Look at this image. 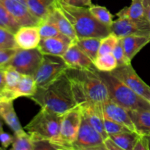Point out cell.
<instances>
[{
	"mask_svg": "<svg viewBox=\"0 0 150 150\" xmlns=\"http://www.w3.org/2000/svg\"><path fill=\"white\" fill-rule=\"evenodd\" d=\"M98 69H74L69 67L67 76L71 82L73 95L77 105L102 104L109 99L108 89L98 74Z\"/></svg>",
	"mask_w": 150,
	"mask_h": 150,
	"instance_id": "6da1fadb",
	"label": "cell"
},
{
	"mask_svg": "<svg viewBox=\"0 0 150 150\" xmlns=\"http://www.w3.org/2000/svg\"><path fill=\"white\" fill-rule=\"evenodd\" d=\"M29 98L40 108H47L60 115L78 106L66 71L45 86L37 88L35 93Z\"/></svg>",
	"mask_w": 150,
	"mask_h": 150,
	"instance_id": "7a4b0ae2",
	"label": "cell"
},
{
	"mask_svg": "<svg viewBox=\"0 0 150 150\" xmlns=\"http://www.w3.org/2000/svg\"><path fill=\"white\" fill-rule=\"evenodd\" d=\"M56 6L70 22L78 38H103L111 32V28L100 23L89 7L71 5L62 0H57Z\"/></svg>",
	"mask_w": 150,
	"mask_h": 150,
	"instance_id": "3957f363",
	"label": "cell"
},
{
	"mask_svg": "<svg viewBox=\"0 0 150 150\" xmlns=\"http://www.w3.org/2000/svg\"><path fill=\"white\" fill-rule=\"evenodd\" d=\"M97 72L106 86L109 99L128 111L150 110V102L126 86L110 72L100 71L98 70Z\"/></svg>",
	"mask_w": 150,
	"mask_h": 150,
	"instance_id": "277c9868",
	"label": "cell"
},
{
	"mask_svg": "<svg viewBox=\"0 0 150 150\" xmlns=\"http://www.w3.org/2000/svg\"><path fill=\"white\" fill-rule=\"evenodd\" d=\"M62 116L47 108H41L25 126L24 130L32 137L49 139L54 142L59 135Z\"/></svg>",
	"mask_w": 150,
	"mask_h": 150,
	"instance_id": "5b68a950",
	"label": "cell"
},
{
	"mask_svg": "<svg viewBox=\"0 0 150 150\" xmlns=\"http://www.w3.org/2000/svg\"><path fill=\"white\" fill-rule=\"evenodd\" d=\"M82 120V110L76 106L63 114L59 135L54 142L62 150H73L72 145L77 137Z\"/></svg>",
	"mask_w": 150,
	"mask_h": 150,
	"instance_id": "8992f818",
	"label": "cell"
},
{
	"mask_svg": "<svg viewBox=\"0 0 150 150\" xmlns=\"http://www.w3.org/2000/svg\"><path fill=\"white\" fill-rule=\"evenodd\" d=\"M69 68L61 56L42 54L40 64L33 76L38 87L45 86Z\"/></svg>",
	"mask_w": 150,
	"mask_h": 150,
	"instance_id": "52a82bcc",
	"label": "cell"
},
{
	"mask_svg": "<svg viewBox=\"0 0 150 150\" xmlns=\"http://www.w3.org/2000/svg\"><path fill=\"white\" fill-rule=\"evenodd\" d=\"M42 54L38 48L32 49H22L18 48L11 59L4 66H10L23 75L33 76L36 73Z\"/></svg>",
	"mask_w": 150,
	"mask_h": 150,
	"instance_id": "ba28073f",
	"label": "cell"
},
{
	"mask_svg": "<svg viewBox=\"0 0 150 150\" xmlns=\"http://www.w3.org/2000/svg\"><path fill=\"white\" fill-rule=\"evenodd\" d=\"M72 148L73 150H106L103 136L91 125L83 114L80 128Z\"/></svg>",
	"mask_w": 150,
	"mask_h": 150,
	"instance_id": "9c48e42d",
	"label": "cell"
},
{
	"mask_svg": "<svg viewBox=\"0 0 150 150\" xmlns=\"http://www.w3.org/2000/svg\"><path fill=\"white\" fill-rule=\"evenodd\" d=\"M110 73L138 95L150 102V86L139 77L132 67L131 63L117 66V68Z\"/></svg>",
	"mask_w": 150,
	"mask_h": 150,
	"instance_id": "30bf717a",
	"label": "cell"
},
{
	"mask_svg": "<svg viewBox=\"0 0 150 150\" xmlns=\"http://www.w3.org/2000/svg\"><path fill=\"white\" fill-rule=\"evenodd\" d=\"M111 31L119 38L130 35L150 36V23L149 21H141L125 17H118L111 26Z\"/></svg>",
	"mask_w": 150,
	"mask_h": 150,
	"instance_id": "8fae6325",
	"label": "cell"
},
{
	"mask_svg": "<svg viewBox=\"0 0 150 150\" xmlns=\"http://www.w3.org/2000/svg\"><path fill=\"white\" fill-rule=\"evenodd\" d=\"M0 4L10 13L21 26H38L40 19L35 17L26 4L18 0H0Z\"/></svg>",
	"mask_w": 150,
	"mask_h": 150,
	"instance_id": "7c38bea8",
	"label": "cell"
},
{
	"mask_svg": "<svg viewBox=\"0 0 150 150\" xmlns=\"http://www.w3.org/2000/svg\"><path fill=\"white\" fill-rule=\"evenodd\" d=\"M103 115L106 118L125 126L131 131L136 132L134 124L128 114V110L118 105L111 99L102 103Z\"/></svg>",
	"mask_w": 150,
	"mask_h": 150,
	"instance_id": "4fadbf2b",
	"label": "cell"
},
{
	"mask_svg": "<svg viewBox=\"0 0 150 150\" xmlns=\"http://www.w3.org/2000/svg\"><path fill=\"white\" fill-rule=\"evenodd\" d=\"M62 57L70 68L86 70L97 69L93 61L79 48L75 41L70 44L66 52Z\"/></svg>",
	"mask_w": 150,
	"mask_h": 150,
	"instance_id": "5bb4252c",
	"label": "cell"
},
{
	"mask_svg": "<svg viewBox=\"0 0 150 150\" xmlns=\"http://www.w3.org/2000/svg\"><path fill=\"white\" fill-rule=\"evenodd\" d=\"M73 42L68 37L61 34L56 37L41 38L38 48L42 54L62 57Z\"/></svg>",
	"mask_w": 150,
	"mask_h": 150,
	"instance_id": "9a60e30c",
	"label": "cell"
},
{
	"mask_svg": "<svg viewBox=\"0 0 150 150\" xmlns=\"http://www.w3.org/2000/svg\"><path fill=\"white\" fill-rule=\"evenodd\" d=\"M18 48L32 49L38 48L41 40L38 26H21L14 34Z\"/></svg>",
	"mask_w": 150,
	"mask_h": 150,
	"instance_id": "2e32d148",
	"label": "cell"
},
{
	"mask_svg": "<svg viewBox=\"0 0 150 150\" xmlns=\"http://www.w3.org/2000/svg\"><path fill=\"white\" fill-rule=\"evenodd\" d=\"M82 114L88 120L91 125L101 134L105 140L108 137L103 123V115L102 111V104H89L81 107Z\"/></svg>",
	"mask_w": 150,
	"mask_h": 150,
	"instance_id": "e0dca14e",
	"label": "cell"
},
{
	"mask_svg": "<svg viewBox=\"0 0 150 150\" xmlns=\"http://www.w3.org/2000/svg\"><path fill=\"white\" fill-rule=\"evenodd\" d=\"M45 19H47L54 23L59 30L60 33L68 37L73 41H76L78 39L74 29L70 22L57 6H55L52 11Z\"/></svg>",
	"mask_w": 150,
	"mask_h": 150,
	"instance_id": "ac0fdd59",
	"label": "cell"
},
{
	"mask_svg": "<svg viewBox=\"0 0 150 150\" xmlns=\"http://www.w3.org/2000/svg\"><path fill=\"white\" fill-rule=\"evenodd\" d=\"M121 39L126 57L130 62L144 47L150 42V36L130 35Z\"/></svg>",
	"mask_w": 150,
	"mask_h": 150,
	"instance_id": "d6986e66",
	"label": "cell"
},
{
	"mask_svg": "<svg viewBox=\"0 0 150 150\" xmlns=\"http://www.w3.org/2000/svg\"><path fill=\"white\" fill-rule=\"evenodd\" d=\"M0 120L14 133L23 129L15 111L13 100H0Z\"/></svg>",
	"mask_w": 150,
	"mask_h": 150,
	"instance_id": "ffe728a7",
	"label": "cell"
},
{
	"mask_svg": "<svg viewBox=\"0 0 150 150\" xmlns=\"http://www.w3.org/2000/svg\"><path fill=\"white\" fill-rule=\"evenodd\" d=\"M128 114L134 124L136 133L141 136L150 134V110H129Z\"/></svg>",
	"mask_w": 150,
	"mask_h": 150,
	"instance_id": "44dd1931",
	"label": "cell"
},
{
	"mask_svg": "<svg viewBox=\"0 0 150 150\" xmlns=\"http://www.w3.org/2000/svg\"><path fill=\"white\" fill-rule=\"evenodd\" d=\"M57 0H25V4L35 16L44 20L55 7Z\"/></svg>",
	"mask_w": 150,
	"mask_h": 150,
	"instance_id": "7402d4cb",
	"label": "cell"
},
{
	"mask_svg": "<svg viewBox=\"0 0 150 150\" xmlns=\"http://www.w3.org/2000/svg\"><path fill=\"white\" fill-rule=\"evenodd\" d=\"M37 88L38 86L33 76L22 74L18 83L12 92L13 100L21 97L29 98L35 93Z\"/></svg>",
	"mask_w": 150,
	"mask_h": 150,
	"instance_id": "603a6c76",
	"label": "cell"
},
{
	"mask_svg": "<svg viewBox=\"0 0 150 150\" xmlns=\"http://www.w3.org/2000/svg\"><path fill=\"white\" fill-rule=\"evenodd\" d=\"M118 17H125L135 21H148L142 0H132L129 7H124L116 14Z\"/></svg>",
	"mask_w": 150,
	"mask_h": 150,
	"instance_id": "cb8c5ba5",
	"label": "cell"
},
{
	"mask_svg": "<svg viewBox=\"0 0 150 150\" xmlns=\"http://www.w3.org/2000/svg\"><path fill=\"white\" fill-rule=\"evenodd\" d=\"M100 41L101 38H78L75 42L84 54L94 61L98 56Z\"/></svg>",
	"mask_w": 150,
	"mask_h": 150,
	"instance_id": "d4e9b609",
	"label": "cell"
},
{
	"mask_svg": "<svg viewBox=\"0 0 150 150\" xmlns=\"http://www.w3.org/2000/svg\"><path fill=\"white\" fill-rule=\"evenodd\" d=\"M140 135L136 132H125L109 136L122 150H133L135 144Z\"/></svg>",
	"mask_w": 150,
	"mask_h": 150,
	"instance_id": "484cf974",
	"label": "cell"
},
{
	"mask_svg": "<svg viewBox=\"0 0 150 150\" xmlns=\"http://www.w3.org/2000/svg\"><path fill=\"white\" fill-rule=\"evenodd\" d=\"M14 140L12 144V150H34L32 137L23 129L14 133Z\"/></svg>",
	"mask_w": 150,
	"mask_h": 150,
	"instance_id": "4316f807",
	"label": "cell"
},
{
	"mask_svg": "<svg viewBox=\"0 0 150 150\" xmlns=\"http://www.w3.org/2000/svg\"><path fill=\"white\" fill-rule=\"evenodd\" d=\"M93 62L95 67L100 71L111 72L118 66L112 53L98 56Z\"/></svg>",
	"mask_w": 150,
	"mask_h": 150,
	"instance_id": "83f0119b",
	"label": "cell"
},
{
	"mask_svg": "<svg viewBox=\"0 0 150 150\" xmlns=\"http://www.w3.org/2000/svg\"><path fill=\"white\" fill-rule=\"evenodd\" d=\"M89 11L91 12L92 15L99 21L100 23L105 26L111 28L113 22V16L108 9L105 7L103 6L96 5V4H92L90 7H89Z\"/></svg>",
	"mask_w": 150,
	"mask_h": 150,
	"instance_id": "f1b7e54d",
	"label": "cell"
},
{
	"mask_svg": "<svg viewBox=\"0 0 150 150\" xmlns=\"http://www.w3.org/2000/svg\"><path fill=\"white\" fill-rule=\"evenodd\" d=\"M0 27L4 28L15 34L21 27L14 18L0 4Z\"/></svg>",
	"mask_w": 150,
	"mask_h": 150,
	"instance_id": "f546056e",
	"label": "cell"
},
{
	"mask_svg": "<svg viewBox=\"0 0 150 150\" xmlns=\"http://www.w3.org/2000/svg\"><path fill=\"white\" fill-rule=\"evenodd\" d=\"M119 40L120 38L112 32H111L107 36L101 38L100 45L99 51H98V56L112 53L117 44L118 43Z\"/></svg>",
	"mask_w": 150,
	"mask_h": 150,
	"instance_id": "4dcf8cb0",
	"label": "cell"
},
{
	"mask_svg": "<svg viewBox=\"0 0 150 150\" xmlns=\"http://www.w3.org/2000/svg\"><path fill=\"white\" fill-rule=\"evenodd\" d=\"M38 27H39V32L41 38L56 37L62 34L60 33L59 30L56 26V25L47 19L41 21L40 24L38 25Z\"/></svg>",
	"mask_w": 150,
	"mask_h": 150,
	"instance_id": "1f68e13d",
	"label": "cell"
},
{
	"mask_svg": "<svg viewBox=\"0 0 150 150\" xmlns=\"http://www.w3.org/2000/svg\"><path fill=\"white\" fill-rule=\"evenodd\" d=\"M18 48L15 40L14 34L0 27V50Z\"/></svg>",
	"mask_w": 150,
	"mask_h": 150,
	"instance_id": "d6a6232c",
	"label": "cell"
},
{
	"mask_svg": "<svg viewBox=\"0 0 150 150\" xmlns=\"http://www.w3.org/2000/svg\"><path fill=\"white\" fill-rule=\"evenodd\" d=\"M103 123L105 126V129L106 133H108V136L111 135L117 134L120 133H125V132H130L131 130L126 127L122 125L117 123L116 122L112 121L109 119L106 118L103 116Z\"/></svg>",
	"mask_w": 150,
	"mask_h": 150,
	"instance_id": "836d02e7",
	"label": "cell"
},
{
	"mask_svg": "<svg viewBox=\"0 0 150 150\" xmlns=\"http://www.w3.org/2000/svg\"><path fill=\"white\" fill-rule=\"evenodd\" d=\"M31 137L33 142L34 150H62V147L49 139L32 137V136Z\"/></svg>",
	"mask_w": 150,
	"mask_h": 150,
	"instance_id": "e575fe53",
	"label": "cell"
},
{
	"mask_svg": "<svg viewBox=\"0 0 150 150\" xmlns=\"http://www.w3.org/2000/svg\"><path fill=\"white\" fill-rule=\"evenodd\" d=\"M113 55L115 57L118 66L125 65V64H130L131 62L126 57L124 47H123L122 41L121 38H120L118 41V43L117 44L116 47L114 48V51L112 52Z\"/></svg>",
	"mask_w": 150,
	"mask_h": 150,
	"instance_id": "d590c367",
	"label": "cell"
},
{
	"mask_svg": "<svg viewBox=\"0 0 150 150\" xmlns=\"http://www.w3.org/2000/svg\"><path fill=\"white\" fill-rule=\"evenodd\" d=\"M17 48L0 50V66H4L11 59L15 53L16 52Z\"/></svg>",
	"mask_w": 150,
	"mask_h": 150,
	"instance_id": "8d00e7d4",
	"label": "cell"
},
{
	"mask_svg": "<svg viewBox=\"0 0 150 150\" xmlns=\"http://www.w3.org/2000/svg\"><path fill=\"white\" fill-rule=\"evenodd\" d=\"M14 136L8 133H6L4 130L0 131V144L1 145V149H7L9 146L12 145Z\"/></svg>",
	"mask_w": 150,
	"mask_h": 150,
	"instance_id": "74e56055",
	"label": "cell"
},
{
	"mask_svg": "<svg viewBox=\"0 0 150 150\" xmlns=\"http://www.w3.org/2000/svg\"><path fill=\"white\" fill-rule=\"evenodd\" d=\"M133 150H149L148 141L146 136L140 135L134 147H133Z\"/></svg>",
	"mask_w": 150,
	"mask_h": 150,
	"instance_id": "f35d334b",
	"label": "cell"
},
{
	"mask_svg": "<svg viewBox=\"0 0 150 150\" xmlns=\"http://www.w3.org/2000/svg\"><path fill=\"white\" fill-rule=\"evenodd\" d=\"M65 3L79 7H90L92 4V0H62Z\"/></svg>",
	"mask_w": 150,
	"mask_h": 150,
	"instance_id": "ab89813d",
	"label": "cell"
},
{
	"mask_svg": "<svg viewBox=\"0 0 150 150\" xmlns=\"http://www.w3.org/2000/svg\"><path fill=\"white\" fill-rule=\"evenodd\" d=\"M5 90V79H4V67L0 66V100L3 98Z\"/></svg>",
	"mask_w": 150,
	"mask_h": 150,
	"instance_id": "60d3db41",
	"label": "cell"
},
{
	"mask_svg": "<svg viewBox=\"0 0 150 150\" xmlns=\"http://www.w3.org/2000/svg\"><path fill=\"white\" fill-rule=\"evenodd\" d=\"M104 144L106 150H122L121 148L109 136L104 140Z\"/></svg>",
	"mask_w": 150,
	"mask_h": 150,
	"instance_id": "b9f144b4",
	"label": "cell"
},
{
	"mask_svg": "<svg viewBox=\"0 0 150 150\" xmlns=\"http://www.w3.org/2000/svg\"><path fill=\"white\" fill-rule=\"evenodd\" d=\"M142 1L144 7V12L146 19L150 23V0H142Z\"/></svg>",
	"mask_w": 150,
	"mask_h": 150,
	"instance_id": "7bdbcfd3",
	"label": "cell"
},
{
	"mask_svg": "<svg viewBox=\"0 0 150 150\" xmlns=\"http://www.w3.org/2000/svg\"><path fill=\"white\" fill-rule=\"evenodd\" d=\"M146 136V139H147V141H148V144H149V149L150 150V134L147 135V136Z\"/></svg>",
	"mask_w": 150,
	"mask_h": 150,
	"instance_id": "ee69618b",
	"label": "cell"
},
{
	"mask_svg": "<svg viewBox=\"0 0 150 150\" xmlns=\"http://www.w3.org/2000/svg\"><path fill=\"white\" fill-rule=\"evenodd\" d=\"M3 130V125H2V122H1V120H0V131Z\"/></svg>",
	"mask_w": 150,
	"mask_h": 150,
	"instance_id": "f6af8a7d",
	"label": "cell"
},
{
	"mask_svg": "<svg viewBox=\"0 0 150 150\" xmlns=\"http://www.w3.org/2000/svg\"><path fill=\"white\" fill-rule=\"evenodd\" d=\"M18 1H21V2L23 3V4H25V0H18Z\"/></svg>",
	"mask_w": 150,
	"mask_h": 150,
	"instance_id": "bcb514c9",
	"label": "cell"
},
{
	"mask_svg": "<svg viewBox=\"0 0 150 150\" xmlns=\"http://www.w3.org/2000/svg\"><path fill=\"white\" fill-rule=\"evenodd\" d=\"M0 149H1V148H0Z\"/></svg>",
	"mask_w": 150,
	"mask_h": 150,
	"instance_id": "7dc6e473",
	"label": "cell"
}]
</instances>
